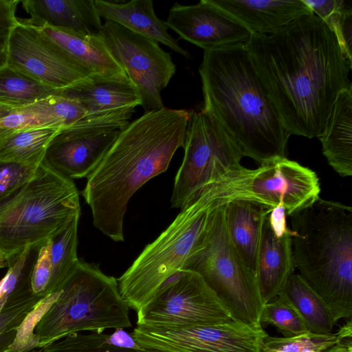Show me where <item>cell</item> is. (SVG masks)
Returning <instances> with one entry per match:
<instances>
[{
  "mask_svg": "<svg viewBox=\"0 0 352 352\" xmlns=\"http://www.w3.org/2000/svg\"><path fill=\"white\" fill-rule=\"evenodd\" d=\"M250 61L291 135L319 138L352 69L336 34L314 13L270 34H252Z\"/></svg>",
  "mask_w": 352,
  "mask_h": 352,
  "instance_id": "1",
  "label": "cell"
},
{
  "mask_svg": "<svg viewBox=\"0 0 352 352\" xmlns=\"http://www.w3.org/2000/svg\"><path fill=\"white\" fill-rule=\"evenodd\" d=\"M192 113L165 107L145 112L121 131L87 177L82 195L93 224L113 241L124 240V219L131 197L165 172L177 150L184 148Z\"/></svg>",
  "mask_w": 352,
  "mask_h": 352,
  "instance_id": "2",
  "label": "cell"
},
{
  "mask_svg": "<svg viewBox=\"0 0 352 352\" xmlns=\"http://www.w3.org/2000/svg\"><path fill=\"white\" fill-rule=\"evenodd\" d=\"M201 111L214 117L247 156L262 164L285 157L290 136L285 129L245 44L204 52L199 69Z\"/></svg>",
  "mask_w": 352,
  "mask_h": 352,
  "instance_id": "3",
  "label": "cell"
},
{
  "mask_svg": "<svg viewBox=\"0 0 352 352\" xmlns=\"http://www.w3.org/2000/svg\"><path fill=\"white\" fill-rule=\"evenodd\" d=\"M252 173L243 167L205 184L189 197L173 222L117 280L130 308L138 311L167 279L182 270L217 208L235 199L257 201L250 188Z\"/></svg>",
  "mask_w": 352,
  "mask_h": 352,
  "instance_id": "4",
  "label": "cell"
},
{
  "mask_svg": "<svg viewBox=\"0 0 352 352\" xmlns=\"http://www.w3.org/2000/svg\"><path fill=\"white\" fill-rule=\"evenodd\" d=\"M295 267L336 324L352 315V208L318 198L289 216Z\"/></svg>",
  "mask_w": 352,
  "mask_h": 352,
  "instance_id": "5",
  "label": "cell"
},
{
  "mask_svg": "<svg viewBox=\"0 0 352 352\" xmlns=\"http://www.w3.org/2000/svg\"><path fill=\"white\" fill-rule=\"evenodd\" d=\"M80 216L74 182L41 162L26 184L0 201V251L7 265L26 247L43 244Z\"/></svg>",
  "mask_w": 352,
  "mask_h": 352,
  "instance_id": "6",
  "label": "cell"
},
{
  "mask_svg": "<svg viewBox=\"0 0 352 352\" xmlns=\"http://www.w3.org/2000/svg\"><path fill=\"white\" fill-rule=\"evenodd\" d=\"M129 309L114 277L104 274L98 264L79 260L36 327L38 347L73 333L129 328Z\"/></svg>",
  "mask_w": 352,
  "mask_h": 352,
  "instance_id": "7",
  "label": "cell"
},
{
  "mask_svg": "<svg viewBox=\"0 0 352 352\" xmlns=\"http://www.w3.org/2000/svg\"><path fill=\"white\" fill-rule=\"evenodd\" d=\"M224 206L214 210L201 241L182 270L198 273L234 320L252 327H262L260 316L264 304L256 279L230 239Z\"/></svg>",
  "mask_w": 352,
  "mask_h": 352,
  "instance_id": "8",
  "label": "cell"
},
{
  "mask_svg": "<svg viewBox=\"0 0 352 352\" xmlns=\"http://www.w3.org/2000/svg\"><path fill=\"white\" fill-rule=\"evenodd\" d=\"M184 148L170 198L173 208H181L205 184L244 167L240 146L214 117L202 111L192 113Z\"/></svg>",
  "mask_w": 352,
  "mask_h": 352,
  "instance_id": "9",
  "label": "cell"
},
{
  "mask_svg": "<svg viewBox=\"0 0 352 352\" xmlns=\"http://www.w3.org/2000/svg\"><path fill=\"white\" fill-rule=\"evenodd\" d=\"M137 326L162 329L234 321L203 278L188 270H181L167 279L137 311Z\"/></svg>",
  "mask_w": 352,
  "mask_h": 352,
  "instance_id": "10",
  "label": "cell"
},
{
  "mask_svg": "<svg viewBox=\"0 0 352 352\" xmlns=\"http://www.w3.org/2000/svg\"><path fill=\"white\" fill-rule=\"evenodd\" d=\"M98 35L136 87L145 112L164 108L161 92L176 71L170 54L157 41L112 21H105Z\"/></svg>",
  "mask_w": 352,
  "mask_h": 352,
  "instance_id": "11",
  "label": "cell"
},
{
  "mask_svg": "<svg viewBox=\"0 0 352 352\" xmlns=\"http://www.w3.org/2000/svg\"><path fill=\"white\" fill-rule=\"evenodd\" d=\"M6 65L58 91L91 76L38 28L20 20L9 38Z\"/></svg>",
  "mask_w": 352,
  "mask_h": 352,
  "instance_id": "12",
  "label": "cell"
},
{
  "mask_svg": "<svg viewBox=\"0 0 352 352\" xmlns=\"http://www.w3.org/2000/svg\"><path fill=\"white\" fill-rule=\"evenodd\" d=\"M131 334L142 347L157 352H259L267 333L234 320L173 329L137 326Z\"/></svg>",
  "mask_w": 352,
  "mask_h": 352,
  "instance_id": "13",
  "label": "cell"
},
{
  "mask_svg": "<svg viewBox=\"0 0 352 352\" xmlns=\"http://www.w3.org/2000/svg\"><path fill=\"white\" fill-rule=\"evenodd\" d=\"M128 124L83 120L59 129L50 141L42 162L71 179L87 178Z\"/></svg>",
  "mask_w": 352,
  "mask_h": 352,
  "instance_id": "14",
  "label": "cell"
},
{
  "mask_svg": "<svg viewBox=\"0 0 352 352\" xmlns=\"http://www.w3.org/2000/svg\"><path fill=\"white\" fill-rule=\"evenodd\" d=\"M250 188L260 204L272 209L281 203L288 216L311 205L321 190L315 171L286 157L260 164Z\"/></svg>",
  "mask_w": 352,
  "mask_h": 352,
  "instance_id": "15",
  "label": "cell"
},
{
  "mask_svg": "<svg viewBox=\"0 0 352 352\" xmlns=\"http://www.w3.org/2000/svg\"><path fill=\"white\" fill-rule=\"evenodd\" d=\"M180 37L204 50L245 44L252 33L213 0L193 5L175 3L165 21Z\"/></svg>",
  "mask_w": 352,
  "mask_h": 352,
  "instance_id": "16",
  "label": "cell"
},
{
  "mask_svg": "<svg viewBox=\"0 0 352 352\" xmlns=\"http://www.w3.org/2000/svg\"><path fill=\"white\" fill-rule=\"evenodd\" d=\"M59 94L79 102L87 113L85 119L89 120L128 123L135 107L142 105L140 94L127 76H91Z\"/></svg>",
  "mask_w": 352,
  "mask_h": 352,
  "instance_id": "17",
  "label": "cell"
},
{
  "mask_svg": "<svg viewBox=\"0 0 352 352\" xmlns=\"http://www.w3.org/2000/svg\"><path fill=\"white\" fill-rule=\"evenodd\" d=\"M252 34H270L313 14L302 0H213Z\"/></svg>",
  "mask_w": 352,
  "mask_h": 352,
  "instance_id": "18",
  "label": "cell"
},
{
  "mask_svg": "<svg viewBox=\"0 0 352 352\" xmlns=\"http://www.w3.org/2000/svg\"><path fill=\"white\" fill-rule=\"evenodd\" d=\"M30 18L21 21L35 27L50 26L98 35L102 23L94 0H24Z\"/></svg>",
  "mask_w": 352,
  "mask_h": 352,
  "instance_id": "19",
  "label": "cell"
},
{
  "mask_svg": "<svg viewBox=\"0 0 352 352\" xmlns=\"http://www.w3.org/2000/svg\"><path fill=\"white\" fill-rule=\"evenodd\" d=\"M292 237L291 235L276 237L266 217L262 226L255 272L263 304L275 298L294 273Z\"/></svg>",
  "mask_w": 352,
  "mask_h": 352,
  "instance_id": "20",
  "label": "cell"
},
{
  "mask_svg": "<svg viewBox=\"0 0 352 352\" xmlns=\"http://www.w3.org/2000/svg\"><path fill=\"white\" fill-rule=\"evenodd\" d=\"M94 3L100 18L118 23L190 58V54L168 33L166 22L157 16L151 0H131L126 3L94 0Z\"/></svg>",
  "mask_w": 352,
  "mask_h": 352,
  "instance_id": "21",
  "label": "cell"
},
{
  "mask_svg": "<svg viewBox=\"0 0 352 352\" xmlns=\"http://www.w3.org/2000/svg\"><path fill=\"white\" fill-rule=\"evenodd\" d=\"M36 28L92 76L120 78L126 76L99 35L50 26Z\"/></svg>",
  "mask_w": 352,
  "mask_h": 352,
  "instance_id": "22",
  "label": "cell"
},
{
  "mask_svg": "<svg viewBox=\"0 0 352 352\" xmlns=\"http://www.w3.org/2000/svg\"><path fill=\"white\" fill-rule=\"evenodd\" d=\"M270 210L248 199H235L224 206L230 239L243 263L254 276L262 226Z\"/></svg>",
  "mask_w": 352,
  "mask_h": 352,
  "instance_id": "23",
  "label": "cell"
},
{
  "mask_svg": "<svg viewBox=\"0 0 352 352\" xmlns=\"http://www.w3.org/2000/svg\"><path fill=\"white\" fill-rule=\"evenodd\" d=\"M328 164L341 177L352 175V87L339 93L318 138Z\"/></svg>",
  "mask_w": 352,
  "mask_h": 352,
  "instance_id": "24",
  "label": "cell"
},
{
  "mask_svg": "<svg viewBox=\"0 0 352 352\" xmlns=\"http://www.w3.org/2000/svg\"><path fill=\"white\" fill-rule=\"evenodd\" d=\"M278 294L297 310L308 331L316 334L333 333L336 323L329 309L298 274L293 273L289 277Z\"/></svg>",
  "mask_w": 352,
  "mask_h": 352,
  "instance_id": "25",
  "label": "cell"
},
{
  "mask_svg": "<svg viewBox=\"0 0 352 352\" xmlns=\"http://www.w3.org/2000/svg\"><path fill=\"white\" fill-rule=\"evenodd\" d=\"M79 219L75 218L64 230L50 239L52 276L47 295L61 290L79 262L77 256Z\"/></svg>",
  "mask_w": 352,
  "mask_h": 352,
  "instance_id": "26",
  "label": "cell"
},
{
  "mask_svg": "<svg viewBox=\"0 0 352 352\" xmlns=\"http://www.w3.org/2000/svg\"><path fill=\"white\" fill-rule=\"evenodd\" d=\"M56 128H35L15 131L0 144V161L19 163L42 162Z\"/></svg>",
  "mask_w": 352,
  "mask_h": 352,
  "instance_id": "27",
  "label": "cell"
},
{
  "mask_svg": "<svg viewBox=\"0 0 352 352\" xmlns=\"http://www.w3.org/2000/svg\"><path fill=\"white\" fill-rule=\"evenodd\" d=\"M58 92L7 65L0 68V104L19 108Z\"/></svg>",
  "mask_w": 352,
  "mask_h": 352,
  "instance_id": "28",
  "label": "cell"
},
{
  "mask_svg": "<svg viewBox=\"0 0 352 352\" xmlns=\"http://www.w3.org/2000/svg\"><path fill=\"white\" fill-rule=\"evenodd\" d=\"M351 338L350 319L337 332L329 334H316L309 331L293 337H273L267 334L262 340L259 352H304L309 349L322 352Z\"/></svg>",
  "mask_w": 352,
  "mask_h": 352,
  "instance_id": "29",
  "label": "cell"
},
{
  "mask_svg": "<svg viewBox=\"0 0 352 352\" xmlns=\"http://www.w3.org/2000/svg\"><path fill=\"white\" fill-rule=\"evenodd\" d=\"M41 298L34 294L31 287L6 296L0 310V352H6L23 320Z\"/></svg>",
  "mask_w": 352,
  "mask_h": 352,
  "instance_id": "30",
  "label": "cell"
},
{
  "mask_svg": "<svg viewBox=\"0 0 352 352\" xmlns=\"http://www.w3.org/2000/svg\"><path fill=\"white\" fill-rule=\"evenodd\" d=\"M260 322L274 326L284 337H293L308 332L301 316L280 294L263 305Z\"/></svg>",
  "mask_w": 352,
  "mask_h": 352,
  "instance_id": "31",
  "label": "cell"
},
{
  "mask_svg": "<svg viewBox=\"0 0 352 352\" xmlns=\"http://www.w3.org/2000/svg\"><path fill=\"white\" fill-rule=\"evenodd\" d=\"M103 332L70 334L43 348V352H157L143 348L127 349L115 347L104 341Z\"/></svg>",
  "mask_w": 352,
  "mask_h": 352,
  "instance_id": "32",
  "label": "cell"
},
{
  "mask_svg": "<svg viewBox=\"0 0 352 352\" xmlns=\"http://www.w3.org/2000/svg\"><path fill=\"white\" fill-rule=\"evenodd\" d=\"M60 292L41 298L18 328L14 340L6 352H28L38 347L34 331L42 317L57 299Z\"/></svg>",
  "mask_w": 352,
  "mask_h": 352,
  "instance_id": "33",
  "label": "cell"
},
{
  "mask_svg": "<svg viewBox=\"0 0 352 352\" xmlns=\"http://www.w3.org/2000/svg\"><path fill=\"white\" fill-rule=\"evenodd\" d=\"M43 127L61 129L38 101L28 106L14 108L9 115L0 119V128L7 129L19 131Z\"/></svg>",
  "mask_w": 352,
  "mask_h": 352,
  "instance_id": "34",
  "label": "cell"
},
{
  "mask_svg": "<svg viewBox=\"0 0 352 352\" xmlns=\"http://www.w3.org/2000/svg\"><path fill=\"white\" fill-rule=\"evenodd\" d=\"M38 102L57 122L60 129L74 125L87 116L86 110L79 102L60 95L59 92Z\"/></svg>",
  "mask_w": 352,
  "mask_h": 352,
  "instance_id": "35",
  "label": "cell"
},
{
  "mask_svg": "<svg viewBox=\"0 0 352 352\" xmlns=\"http://www.w3.org/2000/svg\"><path fill=\"white\" fill-rule=\"evenodd\" d=\"M41 163L0 161V201L26 184L34 176Z\"/></svg>",
  "mask_w": 352,
  "mask_h": 352,
  "instance_id": "36",
  "label": "cell"
},
{
  "mask_svg": "<svg viewBox=\"0 0 352 352\" xmlns=\"http://www.w3.org/2000/svg\"><path fill=\"white\" fill-rule=\"evenodd\" d=\"M334 32L348 61L352 64V8L346 1L323 20Z\"/></svg>",
  "mask_w": 352,
  "mask_h": 352,
  "instance_id": "37",
  "label": "cell"
},
{
  "mask_svg": "<svg viewBox=\"0 0 352 352\" xmlns=\"http://www.w3.org/2000/svg\"><path fill=\"white\" fill-rule=\"evenodd\" d=\"M50 248V239L41 245L31 275L32 292L41 298L47 296V290L52 276Z\"/></svg>",
  "mask_w": 352,
  "mask_h": 352,
  "instance_id": "38",
  "label": "cell"
},
{
  "mask_svg": "<svg viewBox=\"0 0 352 352\" xmlns=\"http://www.w3.org/2000/svg\"><path fill=\"white\" fill-rule=\"evenodd\" d=\"M20 1L0 0V53L6 55L10 36L19 24L16 9Z\"/></svg>",
  "mask_w": 352,
  "mask_h": 352,
  "instance_id": "39",
  "label": "cell"
},
{
  "mask_svg": "<svg viewBox=\"0 0 352 352\" xmlns=\"http://www.w3.org/2000/svg\"><path fill=\"white\" fill-rule=\"evenodd\" d=\"M267 221L276 237L281 238L285 235L292 236L295 235L294 231L287 226V213L281 203L270 210L267 215Z\"/></svg>",
  "mask_w": 352,
  "mask_h": 352,
  "instance_id": "40",
  "label": "cell"
},
{
  "mask_svg": "<svg viewBox=\"0 0 352 352\" xmlns=\"http://www.w3.org/2000/svg\"><path fill=\"white\" fill-rule=\"evenodd\" d=\"M104 341L115 347L127 349H142L133 338L131 334L128 333L123 328L115 329L111 334H104Z\"/></svg>",
  "mask_w": 352,
  "mask_h": 352,
  "instance_id": "41",
  "label": "cell"
},
{
  "mask_svg": "<svg viewBox=\"0 0 352 352\" xmlns=\"http://www.w3.org/2000/svg\"><path fill=\"white\" fill-rule=\"evenodd\" d=\"M322 352H352V338L343 340Z\"/></svg>",
  "mask_w": 352,
  "mask_h": 352,
  "instance_id": "42",
  "label": "cell"
},
{
  "mask_svg": "<svg viewBox=\"0 0 352 352\" xmlns=\"http://www.w3.org/2000/svg\"><path fill=\"white\" fill-rule=\"evenodd\" d=\"M13 107L0 104V119L6 117L13 110Z\"/></svg>",
  "mask_w": 352,
  "mask_h": 352,
  "instance_id": "43",
  "label": "cell"
},
{
  "mask_svg": "<svg viewBox=\"0 0 352 352\" xmlns=\"http://www.w3.org/2000/svg\"><path fill=\"white\" fill-rule=\"evenodd\" d=\"M14 131V130L0 128V144L3 142V141L5 139H6L10 134H12Z\"/></svg>",
  "mask_w": 352,
  "mask_h": 352,
  "instance_id": "44",
  "label": "cell"
},
{
  "mask_svg": "<svg viewBox=\"0 0 352 352\" xmlns=\"http://www.w3.org/2000/svg\"><path fill=\"white\" fill-rule=\"evenodd\" d=\"M7 266V260L3 254L0 251V268Z\"/></svg>",
  "mask_w": 352,
  "mask_h": 352,
  "instance_id": "45",
  "label": "cell"
},
{
  "mask_svg": "<svg viewBox=\"0 0 352 352\" xmlns=\"http://www.w3.org/2000/svg\"><path fill=\"white\" fill-rule=\"evenodd\" d=\"M6 65V55L0 53V68Z\"/></svg>",
  "mask_w": 352,
  "mask_h": 352,
  "instance_id": "46",
  "label": "cell"
},
{
  "mask_svg": "<svg viewBox=\"0 0 352 352\" xmlns=\"http://www.w3.org/2000/svg\"><path fill=\"white\" fill-rule=\"evenodd\" d=\"M6 296H4V297H2L0 298V310L4 303V302L6 301Z\"/></svg>",
  "mask_w": 352,
  "mask_h": 352,
  "instance_id": "47",
  "label": "cell"
}]
</instances>
